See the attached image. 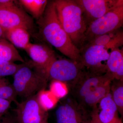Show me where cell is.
<instances>
[{"label": "cell", "instance_id": "cell-3", "mask_svg": "<svg viewBox=\"0 0 123 123\" xmlns=\"http://www.w3.org/2000/svg\"><path fill=\"white\" fill-rule=\"evenodd\" d=\"M54 1L62 27L73 43L79 49L86 42L85 34L88 27L81 8L74 0Z\"/></svg>", "mask_w": 123, "mask_h": 123}, {"label": "cell", "instance_id": "cell-2", "mask_svg": "<svg viewBox=\"0 0 123 123\" xmlns=\"http://www.w3.org/2000/svg\"><path fill=\"white\" fill-rule=\"evenodd\" d=\"M37 21L39 34L43 40L70 59L81 62L80 49L62 27L54 1L48 2L44 13Z\"/></svg>", "mask_w": 123, "mask_h": 123}, {"label": "cell", "instance_id": "cell-17", "mask_svg": "<svg viewBox=\"0 0 123 123\" xmlns=\"http://www.w3.org/2000/svg\"><path fill=\"white\" fill-rule=\"evenodd\" d=\"M111 93L113 101L121 116L123 114V80L114 79L111 85Z\"/></svg>", "mask_w": 123, "mask_h": 123}, {"label": "cell", "instance_id": "cell-15", "mask_svg": "<svg viewBox=\"0 0 123 123\" xmlns=\"http://www.w3.org/2000/svg\"><path fill=\"white\" fill-rule=\"evenodd\" d=\"M13 62L19 61L25 63L17 50L6 39H0V61Z\"/></svg>", "mask_w": 123, "mask_h": 123}, {"label": "cell", "instance_id": "cell-13", "mask_svg": "<svg viewBox=\"0 0 123 123\" xmlns=\"http://www.w3.org/2000/svg\"><path fill=\"white\" fill-rule=\"evenodd\" d=\"M118 112L110 92L99 102L97 107V115L102 123H116L120 119Z\"/></svg>", "mask_w": 123, "mask_h": 123}, {"label": "cell", "instance_id": "cell-19", "mask_svg": "<svg viewBox=\"0 0 123 123\" xmlns=\"http://www.w3.org/2000/svg\"><path fill=\"white\" fill-rule=\"evenodd\" d=\"M36 95L39 105L46 111L55 107L59 101L49 90H43L38 92Z\"/></svg>", "mask_w": 123, "mask_h": 123}, {"label": "cell", "instance_id": "cell-27", "mask_svg": "<svg viewBox=\"0 0 123 123\" xmlns=\"http://www.w3.org/2000/svg\"><path fill=\"white\" fill-rule=\"evenodd\" d=\"M92 123H102L98 118L97 112L92 115Z\"/></svg>", "mask_w": 123, "mask_h": 123}, {"label": "cell", "instance_id": "cell-9", "mask_svg": "<svg viewBox=\"0 0 123 123\" xmlns=\"http://www.w3.org/2000/svg\"><path fill=\"white\" fill-rule=\"evenodd\" d=\"M15 104L18 123H49L48 112L39 105L36 94Z\"/></svg>", "mask_w": 123, "mask_h": 123}, {"label": "cell", "instance_id": "cell-8", "mask_svg": "<svg viewBox=\"0 0 123 123\" xmlns=\"http://www.w3.org/2000/svg\"><path fill=\"white\" fill-rule=\"evenodd\" d=\"M57 123H92V115L79 106L68 94L55 112Z\"/></svg>", "mask_w": 123, "mask_h": 123}, {"label": "cell", "instance_id": "cell-1", "mask_svg": "<svg viewBox=\"0 0 123 123\" xmlns=\"http://www.w3.org/2000/svg\"><path fill=\"white\" fill-rule=\"evenodd\" d=\"M114 79L109 72L97 75L86 69L76 83L69 89V93L79 106L93 115L101 99L111 92Z\"/></svg>", "mask_w": 123, "mask_h": 123}, {"label": "cell", "instance_id": "cell-7", "mask_svg": "<svg viewBox=\"0 0 123 123\" xmlns=\"http://www.w3.org/2000/svg\"><path fill=\"white\" fill-rule=\"evenodd\" d=\"M123 24V5L112 9L91 22L87 27L85 41L118 30Z\"/></svg>", "mask_w": 123, "mask_h": 123}, {"label": "cell", "instance_id": "cell-28", "mask_svg": "<svg viewBox=\"0 0 123 123\" xmlns=\"http://www.w3.org/2000/svg\"><path fill=\"white\" fill-rule=\"evenodd\" d=\"M6 31L0 25V39H6Z\"/></svg>", "mask_w": 123, "mask_h": 123}, {"label": "cell", "instance_id": "cell-18", "mask_svg": "<svg viewBox=\"0 0 123 123\" xmlns=\"http://www.w3.org/2000/svg\"><path fill=\"white\" fill-rule=\"evenodd\" d=\"M123 65V48H119L112 50L110 54L107 62V72L111 73L114 77V75L119 69Z\"/></svg>", "mask_w": 123, "mask_h": 123}, {"label": "cell", "instance_id": "cell-23", "mask_svg": "<svg viewBox=\"0 0 123 123\" xmlns=\"http://www.w3.org/2000/svg\"><path fill=\"white\" fill-rule=\"evenodd\" d=\"M25 63V62L21 64H17L12 62L0 67V78L13 76L20 68L24 66Z\"/></svg>", "mask_w": 123, "mask_h": 123}, {"label": "cell", "instance_id": "cell-26", "mask_svg": "<svg viewBox=\"0 0 123 123\" xmlns=\"http://www.w3.org/2000/svg\"><path fill=\"white\" fill-rule=\"evenodd\" d=\"M0 123H15L14 120L7 114L0 118Z\"/></svg>", "mask_w": 123, "mask_h": 123}, {"label": "cell", "instance_id": "cell-6", "mask_svg": "<svg viewBox=\"0 0 123 123\" xmlns=\"http://www.w3.org/2000/svg\"><path fill=\"white\" fill-rule=\"evenodd\" d=\"M86 70L81 62L70 59H57L49 69L48 77L49 80L65 83L69 89L76 83Z\"/></svg>", "mask_w": 123, "mask_h": 123}, {"label": "cell", "instance_id": "cell-16", "mask_svg": "<svg viewBox=\"0 0 123 123\" xmlns=\"http://www.w3.org/2000/svg\"><path fill=\"white\" fill-rule=\"evenodd\" d=\"M49 1L46 0H20L19 2L37 20L44 13Z\"/></svg>", "mask_w": 123, "mask_h": 123}, {"label": "cell", "instance_id": "cell-21", "mask_svg": "<svg viewBox=\"0 0 123 123\" xmlns=\"http://www.w3.org/2000/svg\"><path fill=\"white\" fill-rule=\"evenodd\" d=\"M49 91L58 100L66 97L69 93V89L65 83L52 80L50 85Z\"/></svg>", "mask_w": 123, "mask_h": 123}, {"label": "cell", "instance_id": "cell-4", "mask_svg": "<svg viewBox=\"0 0 123 123\" xmlns=\"http://www.w3.org/2000/svg\"><path fill=\"white\" fill-rule=\"evenodd\" d=\"M13 76L12 85L16 94L26 98L45 90L49 80L34 68L30 62H25Z\"/></svg>", "mask_w": 123, "mask_h": 123}, {"label": "cell", "instance_id": "cell-20", "mask_svg": "<svg viewBox=\"0 0 123 123\" xmlns=\"http://www.w3.org/2000/svg\"><path fill=\"white\" fill-rule=\"evenodd\" d=\"M17 94L9 81L4 78H0V98L17 103Z\"/></svg>", "mask_w": 123, "mask_h": 123}, {"label": "cell", "instance_id": "cell-24", "mask_svg": "<svg viewBox=\"0 0 123 123\" xmlns=\"http://www.w3.org/2000/svg\"><path fill=\"white\" fill-rule=\"evenodd\" d=\"M12 102L0 98V118L7 114Z\"/></svg>", "mask_w": 123, "mask_h": 123}, {"label": "cell", "instance_id": "cell-5", "mask_svg": "<svg viewBox=\"0 0 123 123\" xmlns=\"http://www.w3.org/2000/svg\"><path fill=\"white\" fill-rule=\"evenodd\" d=\"M113 50L108 44L103 46L86 44L80 49L82 63L89 72L104 74L107 72V62Z\"/></svg>", "mask_w": 123, "mask_h": 123}, {"label": "cell", "instance_id": "cell-14", "mask_svg": "<svg viewBox=\"0 0 123 123\" xmlns=\"http://www.w3.org/2000/svg\"><path fill=\"white\" fill-rule=\"evenodd\" d=\"M5 38L14 47L24 50L30 43L29 31L21 27L6 31Z\"/></svg>", "mask_w": 123, "mask_h": 123}, {"label": "cell", "instance_id": "cell-25", "mask_svg": "<svg viewBox=\"0 0 123 123\" xmlns=\"http://www.w3.org/2000/svg\"><path fill=\"white\" fill-rule=\"evenodd\" d=\"M15 5L14 0H0V8H10Z\"/></svg>", "mask_w": 123, "mask_h": 123}, {"label": "cell", "instance_id": "cell-29", "mask_svg": "<svg viewBox=\"0 0 123 123\" xmlns=\"http://www.w3.org/2000/svg\"><path fill=\"white\" fill-rule=\"evenodd\" d=\"M117 123H122V120H121V119H120L119 120Z\"/></svg>", "mask_w": 123, "mask_h": 123}, {"label": "cell", "instance_id": "cell-10", "mask_svg": "<svg viewBox=\"0 0 123 123\" xmlns=\"http://www.w3.org/2000/svg\"><path fill=\"white\" fill-rule=\"evenodd\" d=\"M24 50L31 59L30 62L33 68L48 79L49 69L57 59L54 51L46 44L31 43Z\"/></svg>", "mask_w": 123, "mask_h": 123}, {"label": "cell", "instance_id": "cell-22", "mask_svg": "<svg viewBox=\"0 0 123 123\" xmlns=\"http://www.w3.org/2000/svg\"><path fill=\"white\" fill-rule=\"evenodd\" d=\"M118 30L97 36L88 42L87 44L97 46H105L110 43L116 36L119 31Z\"/></svg>", "mask_w": 123, "mask_h": 123}, {"label": "cell", "instance_id": "cell-12", "mask_svg": "<svg viewBox=\"0 0 123 123\" xmlns=\"http://www.w3.org/2000/svg\"><path fill=\"white\" fill-rule=\"evenodd\" d=\"M81 8L87 26L112 9L123 5V0H76Z\"/></svg>", "mask_w": 123, "mask_h": 123}, {"label": "cell", "instance_id": "cell-11", "mask_svg": "<svg viewBox=\"0 0 123 123\" xmlns=\"http://www.w3.org/2000/svg\"><path fill=\"white\" fill-rule=\"evenodd\" d=\"M0 25L6 31L21 27L29 31L34 28L33 18L16 5L10 8H0Z\"/></svg>", "mask_w": 123, "mask_h": 123}]
</instances>
